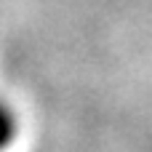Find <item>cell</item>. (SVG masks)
Instances as JSON below:
<instances>
[{
  "mask_svg": "<svg viewBox=\"0 0 152 152\" xmlns=\"http://www.w3.org/2000/svg\"><path fill=\"white\" fill-rule=\"evenodd\" d=\"M16 136H19V115L5 99H0V152L8 150L16 142Z\"/></svg>",
  "mask_w": 152,
  "mask_h": 152,
  "instance_id": "cell-1",
  "label": "cell"
}]
</instances>
